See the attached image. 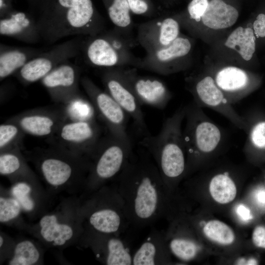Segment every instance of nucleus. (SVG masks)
I'll use <instances>...</instances> for the list:
<instances>
[{"label":"nucleus","mask_w":265,"mask_h":265,"mask_svg":"<svg viewBox=\"0 0 265 265\" xmlns=\"http://www.w3.org/2000/svg\"><path fill=\"white\" fill-rule=\"evenodd\" d=\"M111 182L124 202L131 226L144 228L168 215L169 193L146 150L133 151L122 171Z\"/></svg>","instance_id":"obj_1"},{"label":"nucleus","mask_w":265,"mask_h":265,"mask_svg":"<svg viewBox=\"0 0 265 265\" xmlns=\"http://www.w3.org/2000/svg\"><path fill=\"white\" fill-rule=\"evenodd\" d=\"M50 144L47 148L25 152L26 160L34 165L53 197L61 194L81 196L86 187L90 159Z\"/></svg>","instance_id":"obj_2"},{"label":"nucleus","mask_w":265,"mask_h":265,"mask_svg":"<svg viewBox=\"0 0 265 265\" xmlns=\"http://www.w3.org/2000/svg\"><path fill=\"white\" fill-rule=\"evenodd\" d=\"M36 21L41 39L48 44L67 36H94L106 28L92 0H51Z\"/></svg>","instance_id":"obj_3"},{"label":"nucleus","mask_w":265,"mask_h":265,"mask_svg":"<svg viewBox=\"0 0 265 265\" xmlns=\"http://www.w3.org/2000/svg\"><path fill=\"white\" fill-rule=\"evenodd\" d=\"M60 196L53 208L37 220L27 222L24 231L45 248L55 251L78 244L84 230L80 196Z\"/></svg>","instance_id":"obj_4"},{"label":"nucleus","mask_w":265,"mask_h":265,"mask_svg":"<svg viewBox=\"0 0 265 265\" xmlns=\"http://www.w3.org/2000/svg\"><path fill=\"white\" fill-rule=\"evenodd\" d=\"M186 106H182L163 122L155 135L144 136L139 145L146 150L156 163L166 189L170 194L173 184L186 169L182 123Z\"/></svg>","instance_id":"obj_5"},{"label":"nucleus","mask_w":265,"mask_h":265,"mask_svg":"<svg viewBox=\"0 0 265 265\" xmlns=\"http://www.w3.org/2000/svg\"><path fill=\"white\" fill-rule=\"evenodd\" d=\"M243 0H188L183 10L175 13L190 36L209 45L238 21Z\"/></svg>","instance_id":"obj_6"},{"label":"nucleus","mask_w":265,"mask_h":265,"mask_svg":"<svg viewBox=\"0 0 265 265\" xmlns=\"http://www.w3.org/2000/svg\"><path fill=\"white\" fill-rule=\"evenodd\" d=\"M138 45L133 36L114 28L94 35L84 36L80 54L84 61L92 67H132L137 68L140 57L132 49Z\"/></svg>","instance_id":"obj_7"},{"label":"nucleus","mask_w":265,"mask_h":265,"mask_svg":"<svg viewBox=\"0 0 265 265\" xmlns=\"http://www.w3.org/2000/svg\"><path fill=\"white\" fill-rule=\"evenodd\" d=\"M80 196L84 226L98 232L121 235L131 225L124 202L112 184Z\"/></svg>","instance_id":"obj_8"},{"label":"nucleus","mask_w":265,"mask_h":265,"mask_svg":"<svg viewBox=\"0 0 265 265\" xmlns=\"http://www.w3.org/2000/svg\"><path fill=\"white\" fill-rule=\"evenodd\" d=\"M132 151L131 141L122 140L109 133L102 137L90 157L91 165L83 194L92 192L113 181Z\"/></svg>","instance_id":"obj_9"},{"label":"nucleus","mask_w":265,"mask_h":265,"mask_svg":"<svg viewBox=\"0 0 265 265\" xmlns=\"http://www.w3.org/2000/svg\"><path fill=\"white\" fill-rule=\"evenodd\" d=\"M183 129L186 167L194 160L216 151L223 142L220 128L194 102L186 106Z\"/></svg>","instance_id":"obj_10"},{"label":"nucleus","mask_w":265,"mask_h":265,"mask_svg":"<svg viewBox=\"0 0 265 265\" xmlns=\"http://www.w3.org/2000/svg\"><path fill=\"white\" fill-rule=\"evenodd\" d=\"M257 43L249 21L243 25L230 29L211 44L206 56L252 70L258 62Z\"/></svg>","instance_id":"obj_11"},{"label":"nucleus","mask_w":265,"mask_h":265,"mask_svg":"<svg viewBox=\"0 0 265 265\" xmlns=\"http://www.w3.org/2000/svg\"><path fill=\"white\" fill-rule=\"evenodd\" d=\"M232 104L238 103L255 91L262 77L252 70L237 65L212 60L206 56L204 69Z\"/></svg>","instance_id":"obj_12"},{"label":"nucleus","mask_w":265,"mask_h":265,"mask_svg":"<svg viewBox=\"0 0 265 265\" xmlns=\"http://www.w3.org/2000/svg\"><path fill=\"white\" fill-rule=\"evenodd\" d=\"M185 81L187 90L197 105L213 110L244 131L246 121L244 116L236 111L209 73L204 70L193 72L186 76Z\"/></svg>","instance_id":"obj_13"},{"label":"nucleus","mask_w":265,"mask_h":265,"mask_svg":"<svg viewBox=\"0 0 265 265\" xmlns=\"http://www.w3.org/2000/svg\"><path fill=\"white\" fill-rule=\"evenodd\" d=\"M194 38L181 34L165 47L146 53L137 69L167 76L189 70L193 64Z\"/></svg>","instance_id":"obj_14"},{"label":"nucleus","mask_w":265,"mask_h":265,"mask_svg":"<svg viewBox=\"0 0 265 265\" xmlns=\"http://www.w3.org/2000/svg\"><path fill=\"white\" fill-rule=\"evenodd\" d=\"M83 36H77L35 57L13 76L24 85L40 81L62 63L80 54Z\"/></svg>","instance_id":"obj_15"},{"label":"nucleus","mask_w":265,"mask_h":265,"mask_svg":"<svg viewBox=\"0 0 265 265\" xmlns=\"http://www.w3.org/2000/svg\"><path fill=\"white\" fill-rule=\"evenodd\" d=\"M100 126L95 120L68 119L54 134L48 138L50 143L57 145L90 159L101 137Z\"/></svg>","instance_id":"obj_16"},{"label":"nucleus","mask_w":265,"mask_h":265,"mask_svg":"<svg viewBox=\"0 0 265 265\" xmlns=\"http://www.w3.org/2000/svg\"><path fill=\"white\" fill-rule=\"evenodd\" d=\"M78 245L90 249L96 259L106 265H131L132 255L129 243L118 235L95 231L84 226Z\"/></svg>","instance_id":"obj_17"},{"label":"nucleus","mask_w":265,"mask_h":265,"mask_svg":"<svg viewBox=\"0 0 265 265\" xmlns=\"http://www.w3.org/2000/svg\"><path fill=\"white\" fill-rule=\"evenodd\" d=\"M80 82L96 113L105 124L109 133L122 140L131 141L126 131L128 115L125 110L88 77H81Z\"/></svg>","instance_id":"obj_18"},{"label":"nucleus","mask_w":265,"mask_h":265,"mask_svg":"<svg viewBox=\"0 0 265 265\" xmlns=\"http://www.w3.org/2000/svg\"><path fill=\"white\" fill-rule=\"evenodd\" d=\"M123 67L104 68L101 80L105 91L132 119L134 125L140 133L144 136L150 135L141 105L126 79Z\"/></svg>","instance_id":"obj_19"},{"label":"nucleus","mask_w":265,"mask_h":265,"mask_svg":"<svg viewBox=\"0 0 265 265\" xmlns=\"http://www.w3.org/2000/svg\"><path fill=\"white\" fill-rule=\"evenodd\" d=\"M9 188L20 203L24 215L30 222L37 220L53 206V197L41 184L37 175L17 179Z\"/></svg>","instance_id":"obj_20"},{"label":"nucleus","mask_w":265,"mask_h":265,"mask_svg":"<svg viewBox=\"0 0 265 265\" xmlns=\"http://www.w3.org/2000/svg\"><path fill=\"white\" fill-rule=\"evenodd\" d=\"M69 119L65 105L28 110L8 119L26 133L36 137H52L60 126Z\"/></svg>","instance_id":"obj_21"},{"label":"nucleus","mask_w":265,"mask_h":265,"mask_svg":"<svg viewBox=\"0 0 265 265\" xmlns=\"http://www.w3.org/2000/svg\"><path fill=\"white\" fill-rule=\"evenodd\" d=\"M81 68L69 61L59 65L41 80L54 102L67 105L81 95L79 89Z\"/></svg>","instance_id":"obj_22"},{"label":"nucleus","mask_w":265,"mask_h":265,"mask_svg":"<svg viewBox=\"0 0 265 265\" xmlns=\"http://www.w3.org/2000/svg\"><path fill=\"white\" fill-rule=\"evenodd\" d=\"M181 28L174 14L158 16L139 24L135 38L148 53L170 44L181 34Z\"/></svg>","instance_id":"obj_23"},{"label":"nucleus","mask_w":265,"mask_h":265,"mask_svg":"<svg viewBox=\"0 0 265 265\" xmlns=\"http://www.w3.org/2000/svg\"><path fill=\"white\" fill-rule=\"evenodd\" d=\"M137 70L132 67H123L124 74L141 106L164 108L172 98L166 84L158 78L140 75Z\"/></svg>","instance_id":"obj_24"},{"label":"nucleus","mask_w":265,"mask_h":265,"mask_svg":"<svg viewBox=\"0 0 265 265\" xmlns=\"http://www.w3.org/2000/svg\"><path fill=\"white\" fill-rule=\"evenodd\" d=\"M0 34L28 44L41 39L36 19L30 14L14 9L0 18Z\"/></svg>","instance_id":"obj_25"},{"label":"nucleus","mask_w":265,"mask_h":265,"mask_svg":"<svg viewBox=\"0 0 265 265\" xmlns=\"http://www.w3.org/2000/svg\"><path fill=\"white\" fill-rule=\"evenodd\" d=\"M168 247L165 234L154 229L133 253L132 265H160L169 263Z\"/></svg>","instance_id":"obj_26"},{"label":"nucleus","mask_w":265,"mask_h":265,"mask_svg":"<svg viewBox=\"0 0 265 265\" xmlns=\"http://www.w3.org/2000/svg\"><path fill=\"white\" fill-rule=\"evenodd\" d=\"M47 48L12 46L0 44V80L14 75L30 60Z\"/></svg>","instance_id":"obj_27"},{"label":"nucleus","mask_w":265,"mask_h":265,"mask_svg":"<svg viewBox=\"0 0 265 265\" xmlns=\"http://www.w3.org/2000/svg\"><path fill=\"white\" fill-rule=\"evenodd\" d=\"M0 174L6 177L10 183L36 175L20 148L0 152Z\"/></svg>","instance_id":"obj_28"},{"label":"nucleus","mask_w":265,"mask_h":265,"mask_svg":"<svg viewBox=\"0 0 265 265\" xmlns=\"http://www.w3.org/2000/svg\"><path fill=\"white\" fill-rule=\"evenodd\" d=\"M44 247L38 240L28 238L15 239L13 255L7 261L9 265L44 264Z\"/></svg>","instance_id":"obj_29"},{"label":"nucleus","mask_w":265,"mask_h":265,"mask_svg":"<svg viewBox=\"0 0 265 265\" xmlns=\"http://www.w3.org/2000/svg\"><path fill=\"white\" fill-rule=\"evenodd\" d=\"M19 201L10 193L9 188L0 187V222L1 224L24 231L27 222Z\"/></svg>","instance_id":"obj_30"},{"label":"nucleus","mask_w":265,"mask_h":265,"mask_svg":"<svg viewBox=\"0 0 265 265\" xmlns=\"http://www.w3.org/2000/svg\"><path fill=\"white\" fill-rule=\"evenodd\" d=\"M114 27L133 36V23L127 0H102Z\"/></svg>","instance_id":"obj_31"},{"label":"nucleus","mask_w":265,"mask_h":265,"mask_svg":"<svg viewBox=\"0 0 265 265\" xmlns=\"http://www.w3.org/2000/svg\"><path fill=\"white\" fill-rule=\"evenodd\" d=\"M246 121L244 132L246 139L244 149L247 152H265V118L248 114L244 116Z\"/></svg>","instance_id":"obj_32"},{"label":"nucleus","mask_w":265,"mask_h":265,"mask_svg":"<svg viewBox=\"0 0 265 265\" xmlns=\"http://www.w3.org/2000/svg\"><path fill=\"white\" fill-rule=\"evenodd\" d=\"M209 190L212 198L222 204L234 200L237 194L236 185L227 172L213 177L210 183Z\"/></svg>","instance_id":"obj_33"},{"label":"nucleus","mask_w":265,"mask_h":265,"mask_svg":"<svg viewBox=\"0 0 265 265\" xmlns=\"http://www.w3.org/2000/svg\"><path fill=\"white\" fill-rule=\"evenodd\" d=\"M26 134L16 123L7 120L0 125V152L16 148H22Z\"/></svg>","instance_id":"obj_34"},{"label":"nucleus","mask_w":265,"mask_h":265,"mask_svg":"<svg viewBox=\"0 0 265 265\" xmlns=\"http://www.w3.org/2000/svg\"><path fill=\"white\" fill-rule=\"evenodd\" d=\"M165 238L171 253L179 259L187 262L196 256L198 248L192 239L181 237Z\"/></svg>","instance_id":"obj_35"},{"label":"nucleus","mask_w":265,"mask_h":265,"mask_svg":"<svg viewBox=\"0 0 265 265\" xmlns=\"http://www.w3.org/2000/svg\"><path fill=\"white\" fill-rule=\"evenodd\" d=\"M203 232L208 238L223 245L231 244L235 238L232 229L225 223L217 220L207 223L203 228Z\"/></svg>","instance_id":"obj_36"},{"label":"nucleus","mask_w":265,"mask_h":265,"mask_svg":"<svg viewBox=\"0 0 265 265\" xmlns=\"http://www.w3.org/2000/svg\"><path fill=\"white\" fill-rule=\"evenodd\" d=\"M249 21L257 42L265 43V1L253 13Z\"/></svg>","instance_id":"obj_37"},{"label":"nucleus","mask_w":265,"mask_h":265,"mask_svg":"<svg viewBox=\"0 0 265 265\" xmlns=\"http://www.w3.org/2000/svg\"><path fill=\"white\" fill-rule=\"evenodd\" d=\"M132 13L146 17H157L158 9L152 0H127Z\"/></svg>","instance_id":"obj_38"},{"label":"nucleus","mask_w":265,"mask_h":265,"mask_svg":"<svg viewBox=\"0 0 265 265\" xmlns=\"http://www.w3.org/2000/svg\"><path fill=\"white\" fill-rule=\"evenodd\" d=\"M15 239L2 231L0 232V264H2L13 255Z\"/></svg>","instance_id":"obj_39"},{"label":"nucleus","mask_w":265,"mask_h":265,"mask_svg":"<svg viewBox=\"0 0 265 265\" xmlns=\"http://www.w3.org/2000/svg\"><path fill=\"white\" fill-rule=\"evenodd\" d=\"M252 239L256 246L265 249V227H256L252 233Z\"/></svg>","instance_id":"obj_40"},{"label":"nucleus","mask_w":265,"mask_h":265,"mask_svg":"<svg viewBox=\"0 0 265 265\" xmlns=\"http://www.w3.org/2000/svg\"><path fill=\"white\" fill-rule=\"evenodd\" d=\"M51 0H27L30 8L38 13V16L42 12Z\"/></svg>","instance_id":"obj_41"},{"label":"nucleus","mask_w":265,"mask_h":265,"mask_svg":"<svg viewBox=\"0 0 265 265\" xmlns=\"http://www.w3.org/2000/svg\"><path fill=\"white\" fill-rule=\"evenodd\" d=\"M14 10L12 0H0V18Z\"/></svg>","instance_id":"obj_42"},{"label":"nucleus","mask_w":265,"mask_h":265,"mask_svg":"<svg viewBox=\"0 0 265 265\" xmlns=\"http://www.w3.org/2000/svg\"><path fill=\"white\" fill-rule=\"evenodd\" d=\"M237 212L244 220H247L251 218L249 210L243 205H241L238 207Z\"/></svg>","instance_id":"obj_43"},{"label":"nucleus","mask_w":265,"mask_h":265,"mask_svg":"<svg viewBox=\"0 0 265 265\" xmlns=\"http://www.w3.org/2000/svg\"><path fill=\"white\" fill-rule=\"evenodd\" d=\"M165 7H172L178 3L179 0H157Z\"/></svg>","instance_id":"obj_44"},{"label":"nucleus","mask_w":265,"mask_h":265,"mask_svg":"<svg viewBox=\"0 0 265 265\" xmlns=\"http://www.w3.org/2000/svg\"><path fill=\"white\" fill-rule=\"evenodd\" d=\"M258 201L262 204H265V191L263 190L259 191L257 195Z\"/></svg>","instance_id":"obj_45"},{"label":"nucleus","mask_w":265,"mask_h":265,"mask_svg":"<svg viewBox=\"0 0 265 265\" xmlns=\"http://www.w3.org/2000/svg\"><path fill=\"white\" fill-rule=\"evenodd\" d=\"M247 264H248V265H256V264H257V262L254 259H250L248 261Z\"/></svg>","instance_id":"obj_46"}]
</instances>
